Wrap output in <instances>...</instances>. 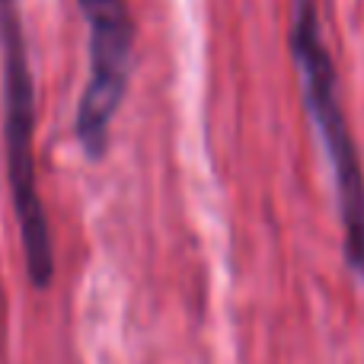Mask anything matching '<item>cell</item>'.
<instances>
[{
	"label": "cell",
	"mask_w": 364,
	"mask_h": 364,
	"mask_svg": "<svg viewBox=\"0 0 364 364\" xmlns=\"http://www.w3.org/2000/svg\"><path fill=\"white\" fill-rule=\"evenodd\" d=\"M291 58L301 70L304 106L333 170L346 262L364 282V166L342 106L339 74L323 38L316 0H291Z\"/></svg>",
	"instance_id": "1"
},
{
	"label": "cell",
	"mask_w": 364,
	"mask_h": 364,
	"mask_svg": "<svg viewBox=\"0 0 364 364\" xmlns=\"http://www.w3.org/2000/svg\"><path fill=\"white\" fill-rule=\"evenodd\" d=\"M0 58H4V141L10 192L23 233L26 269L36 288H48L55 278L51 227L38 195L36 170V80L26 51L19 0H0Z\"/></svg>",
	"instance_id": "2"
},
{
	"label": "cell",
	"mask_w": 364,
	"mask_h": 364,
	"mask_svg": "<svg viewBox=\"0 0 364 364\" xmlns=\"http://www.w3.org/2000/svg\"><path fill=\"white\" fill-rule=\"evenodd\" d=\"M90 29V77L77 106L74 134L90 160H102L112 141V122L132 83L134 38L125 0H77Z\"/></svg>",
	"instance_id": "3"
}]
</instances>
